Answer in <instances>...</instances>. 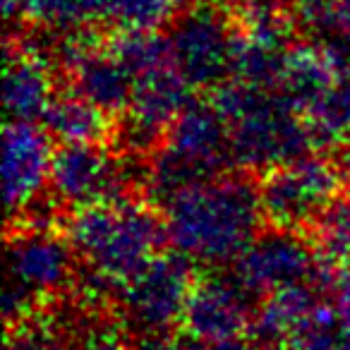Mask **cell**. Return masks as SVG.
Returning a JSON list of instances; mask_svg holds the SVG:
<instances>
[{"mask_svg":"<svg viewBox=\"0 0 350 350\" xmlns=\"http://www.w3.org/2000/svg\"><path fill=\"white\" fill-rule=\"evenodd\" d=\"M259 192L240 178H211L165 200V238L197 264L235 262L259 235Z\"/></svg>","mask_w":350,"mask_h":350,"instance_id":"6da1fadb","label":"cell"},{"mask_svg":"<svg viewBox=\"0 0 350 350\" xmlns=\"http://www.w3.org/2000/svg\"><path fill=\"white\" fill-rule=\"evenodd\" d=\"M211 103L228 125L233 163L247 170H267L310 154L314 137L302 111L271 87L226 79Z\"/></svg>","mask_w":350,"mask_h":350,"instance_id":"7a4b0ae2","label":"cell"},{"mask_svg":"<svg viewBox=\"0 0 350 350\" xmlns=\"http://www.w3.org/2000/svg\"><path fill=\"white\" fill-rule=\"evenodd\" d=\"M68 240L89 267L96 288L122 286L161 254L165 224L151 206L130 200L98 202L75 209Z\"/></svg>","mask_w":350,"mask_h":350,"instance_id":"3957f363","label":"cell"},{"mask_svg":"<svg viewBox=\"0 0 350 350\" xmlns=\"http://www.w3.org/2000/svg\"><path fill=\"white\" fill-rule=\"evenodd\" d=\"M228 125L214 103L190 101L175 118L154 154L149 168V190L161 202L202 180H211L230 163Z\"/></svg>","mask_w":350,"mask_h":350,"instance_id":"277c9868","label":"cell"},{"mask_svg":"<svg viewBox=\"0 0 350 350\" xmlns=\"http://www.w3.org/2000/svg\"><path fill=\"white\" fill-rule=\"evenodd\" d=\"M345 175L334 161L305 154L267 170L259 185V204L271 228L300 230L334 204L343 190Z\"/></svg>","mask_w":350,"mask_h":350,"instance_id":"5b68a950","label":"cell"},{"mask_svg":"<svg viewBox=\"0 0 350 350\" xmlns=\"http://www.w3.org/2000/svg\"><path fill=\"white\" fill-rule=\"evenodd\" d=\"M195 283L192 259L175 250L170 254H156L146 267L122 283V314L132 329L146 338L163 336L183 321V312Z\"/></svg>","mask_w":350,"mask_h":350,"instance_id":"8992f818","label":"cell"},{"mask_svg":"<svg viewBox=\"0 0 350 350\" xmlns=\"http://www.w3.org/2000/svg\"><path fill=\"white\" fill-rule=\"evenodd\" d=\"M233 34L226 5L195 3L178 12L168 31L175 68L195 89H216L230 75Z\"/></svg>","mask_w":350,"mask_h":350,"instance_id":"52a82bcc","label":"cell"},{"mask_svg":"<svg viewBox=\"0 0 350 350\" xmlns=\"http://www.w3.org/2000/svg\"><path fill=\"white\" fill-rule=\"evenodd\" d=\"M49 185L63 206L82 209L98 202L122 200L127 175L101 144H63L53 154Z\"/></svg>","mask_w":350,"mask_h":350,"instance_id":"ba28073f","label":"cell"},{"mask_svg":"<svg viewBox=\"0 0 350 350\" xmlns=\"http://www.w3.org/2000/svg\"><path fill=\"white\" fill-rule=\"evenodd\" d=\"M75 254L72 243L60 238L49 224H25L10 238L8 283L41 300L70 283Z\"/></svg>","mask_w":350,"mask_h":350,"instance_id":"9c48e42d","label":"cell"},{"mask_svg":"<svg viewBox=\"0 0 350 350\" xmlns=\"http://www.w3.org/2000/svg\"><path fill=\"white\" fill-rule=\"evenodd\" d=\"M233 276L252 295H269L278 288L312 278L317 259L297 230L271 228L259 233L235 259Z\"/></svg>","mask_w":350,"mask_h":350,"instance_id":"30bf717a","label":"cell"},{"mask_svg":"<svg viewBox=\"0 0 350 350\" xmlns=\"http://www.w3.org/2000/svg\"><path fill=\"white\" fill-rule=\"evenodd\" d=\"M3 185L10 214L34 206L51 180L55 149L46 127L29 120H10L3 132Z\"/></svg>","mask_w":350,"mask_h":350,"instance_id":"8fae6325","label":"cell"},{"mask_svg":"<svg viewBox=\"0 0 350 350\" xmlns=\"http://www.w3.org/2000/svg\"><path fill=\"white\" fill-rule=\"evenodd\" d=\"M192 89L195 87L175 68V63L137 75L130 106H127L130 146L146 149L156 144L161 137H165L175 118L192 101Z\"/></svg>","mask_w":350,"mask_h":350,"instance_id":"7c38bea8","label":"cell"},{"mask_svg":"<svg viewBox=\"0 0 350 350\" xmlns=\"http://www.w3.org/2000/svg\"><path fill=\"white\" fill-rule=\"evenodd\" d=\"M247 288L233 276H209L195 283L183 312V329L197 340H238L252 329Z\"/></svg>","mask_w":350,"mask_h":350,"instance_id":"4fadbf2b","label":"cell"},{"mask_svg":"<svg viewBox=\"0 0 350 350\" xmlns=\"http://www.w3.org/2000/svg\"><path fill=\"white\" fill-rule=\"evenodd\" d=\"M60 60L72 79V92L111 116L127 111L135 79L111 49H96L89 39L72 36L60 49Z\"/></svg>","mask_w":350,"mask_h":350,"instance_id":"5bb4252c","label":"cell"},{"mask_svg":"<svg viewBox=\"0 0 350 350\" xmlns=\"http://www.w3.org/2000/svg\"><path fill=\"white\" fill-rule=\"evenodd\" d=\"M291 20H273L238 25L233 34V55H230V75L257 87H276L281 77L283 60L288 53Z\"/></svg>","mask_w":350,"mask_h":350,"instance_id":"9a60e30c","label":"cell"},{"mask_svg":"<svg viewBox=\"0 0 350 350\" xmlns=\"http://www.w3.org/2000/svg\"><path fill=\"white\" fill-rule=\"evenodd\" d=\"M51 65L34 49H10L5 60V111L10 120L36 122L55 98Z\"/></svg>","mask_w":350,"mask_h":350,"instance_id":"2e32d148","label":"cell"},{"mask_svg":"<svg viewBox=\"0 0 350 350\" xmlns=\"http://www.w3.org/2000/svg\"><path fill=\"white\" fill-rule=\"evenodd\" d=\"M317 293H319V288L312 281L293 283V286L269 293L267 300L259 305V310L252 317V334L257 338V345L283 348L286 340L293 336V331L319 305Z\"/></svg>","mask_w":350,"mask_h":350,"instance_id":"e0dca14e","label":"cell"},{"mask_svg":"<svg viewBox=\"0 0 350 350\" xmlns=\"http://www.w3.org/2000/svg\"><path fill=\"white\" fill-rule=\"evenodd\" d=\"M41 120L63 144H101L111 137V113L77 92L58 94Z\"/></svg>","mask_w":350,"mask_h":350,"instance_id":"ac0fdd59","label":"cell"},{"mask_svg":"<svg viewBox=\"0 0 350 350\" xmlns=\"http://www.w3.org/2000/svg\"><path fill=\"white\" fill-rule=\"evenodd\" d=\"M106 0H25L22 17L41 29L79 31L82 27L103 22Z\"/></svg>","mask_w":350,"mask_h":350,"instance_id":"d6986e66","label":"cell"},{"mask_svg":"<svg viewBox=\"0 0 350 350\" xmlns=\"http://www.w3.org/2000/svg\"><path fill=\"white\" fill-rule=\"evenodd\" d=\"M305 120L314 144H343L350 137V77H343L310 111H305Z\"/></svg>","mask_w":350,"mask_h":350,"instance_id":"ffe728a7","label":"cell"},{"mask_svg":"<svg viewBox=\"0 0 350 350\" xmlns=\"http://www.w3.org/2000/svg\"><path fill=\"white\" fill-rule=\"evenodd\" d=\"M178 15V0H106L103 22L116 31H159Z\"/></svg>","mask_w":350,"mask_h":350,"instance_id":"44dd1931","label":"cell"},{"mask_svg":"<svg viewBox=\"0 0 350 350\" xmlns=\"http://www.w3.org/2000/svg\"><path fill=\"white\" fill-rule=\"evenodd\" d=\"M108 49L130 70L132 79L146 70L173 63L168 36L159 31H116V39L108 44Z\"/></svg>","mask_w":350,"mask_h":350,"instance_id":"7402d4cb","label":"cell"},{"mask_svg":"<svg viewBox=\"0 0 350 350\" xmlns=\"http://www.w3.org/2000/svg\"><path fill=\"white\" fill-rule=\"evenodd\" d=\"M314 240L319 259L350 271V200H338L326 206L314 221Z\"/></svg>","mask_w":350,"mask_h":350,"instance_id":"603a6c76","label":"cell"},{"mask_svg":"<svg viewBox=\"0 0 350 350\" xmlns=\"http://www.w3.org/2000/svg\"><path fill=\"white\" fill-rule=\"evenodd\" d=\"M283 350H348L334 305H317L286 340Z\"/></svg>","mask_w":350,"mask_h":350,"instance_id":"cb8c5ba5","label":"cell"},{"mask_svg":"<svg viewBox=\"0 0 350 350\" xmlns=\"http://www.w3.org/2000/svg\"><path fill=\"white\" fill-rule=\"evenodd\" d=\"M226 10L235 17L238 25H252V22L273 20L283 17V0H224Z\"/></svg>","mask_w":350,"mask_h":350,"instance_id":"d4e9b609","label":"cell"},{"mask_svg":"<svg viewBox=\"0 0 350 350\" xmlns=\"http://www.w3.org/2000/svg\"><path fill=\"white\" fill-rule=\"evenodd\" d=\"M142 350H262V345H250L243 338L238 340H197L190 338L187 340H168L161 338V336H149Z\"/></svg>","mask_w":350,"mask_h":350,"instance_id":"484cf974","label":"cell"},{"mask_svg":"<svg viewBox=\"0 0 350 350\" xmlns=\"http://www.w3.org/2000/svg\"><path fill=\"white\" fill-rule=\"evenodd\" d=\"M317 41H338L350 46V0H331L326 31Z\"/></svg>","mask_w":350,"mask_h":350,"instance_id":"4316f807","label":"cell"},{"mask_svg":"<svg viewBox=\"0 0 350 350\" xmlns=\"http://www.w3.org/2000/svg\"><path fill=\"white\" fill-rule=\"evenodd\" d=\"M334 307L336 317H338L340 331H343V340L350 350V271L340 278V283L334 288Z\"/></svg>","mask_w":350,"mask_h":350,"instance_id":"83f0119b","label":"cell"},{"mask_svg":"<svg viewBox=\"0 0 350 350\" xmlns=\"http://www.w3.org/2000/svg\"><path fill=\"white\" fill-rule=\"evenodd\" d=\"M82 350H130V345L125 343V338H122L118 331L98 329L84 340Z\"/></svg>","mask_w":350,"mask_h":350,"instance_id":"f1b7e54d","label":"cell"},{"mask_svg":"<svg viewBox=\"0 0 350 350\" xmlns=\"http://www.w3.org/2000/svg\"><path fill=\"white\" fill-rule=\"evenodd\" d=\"M22 8H25V0H3V15H5V20L22 17Z\"/></svg>","mask_w":350,"mask_h":350,"instance_id":"f546056e","label":"cell"},{"mask_svg":"<svg viewBox=\"0 0 350 350\" xmlns=\"http://www.w3.org/2000/svg\"><path fill=\"white\" fill-rule=\"evenodd\" d=\"M340 146H343V165L350 170V137H348V139H345Z\"/></svg>","mask_w":350,"mask_h":350,"instance_id":"4dcf8cb0","label":"cell"},{"mask_svg":"<svg viewBox=\"0 0 350 350\" xmlns=\"http://www.w3.org/2000/svg\"><path fill=\"white\" fill-rule=\"evenodd\" d=\"M5 350H25V348H22V345H17L15 340H12V343H8V348H5Z\"/></svg>","mask_w":350,"mask_h":350,"instance_id":"1f68e13d","label":"cell"}]
</instances>
